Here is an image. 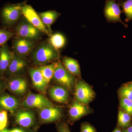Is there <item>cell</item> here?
Here are the masks:
<instances>
[{
	"instance_id": "1",
	"label": "cell",
	"mask_w": 132,
	"mask_h": 132,
	"mask_svg": "<svg viewBox=\"0 0 132 132\" xmlns=\"http://www.w3.org/2000/svg\"><path fill=\"white\" fill-rule=\"evenodd\" d=\"M60 57L59 51L53 47L49 43H43L34 50L32 53L34 63L43 65L57 60Z\"/></svg>"
},
{
	"instance_id": "2",
	"label": "cell",
	"mask_w": 132,
	"mask_h": 132,
	"mask_svg": "<svg viewBox=\"0 0 132 132\" xmlns=\"http://www.w3.org/2000/svg\"><path fill=\"white\" fill-rule=\"evenodd\" d=\"M28 0L16 4L7 3L2 8L0 12L3 21L6 25L11 26L14 24L22 15V7Z\"/></svg>"
},
{
	"instance_id": "3",
	"label": "cell",
	"mask_w": 132,
	"mask_h": 132,
	"mask_svg": "<svg viewBox=\"0 0 132 132\" xmlns=\"http://www.w3.org/2000/svg\"><path fill=\"white\" fill-rule=\"evenodd\" d=\"M74 76L69 72L60 62H55L53 78L62 86L72 90L75 86Z\"/></svg>"
},
{
	"instance_id": "4",
	"label": "cell",
	"mask_w": 132,
	"mask_h": 132,
	"mask_svg": "<svg viewBox=\"0 0 132 132\" xmlns=\"http://www.w3.org/2000/svg\"><path fill=\"white\" fill-rule=\"evenodd\" d=\"M122 13L120 6L115 0H106L104 10V16L109 23L120 22L125 27H128V25L124 23L121 19V14Z\"/></svg>"
},
{
	"instance_id": "5",
	"label": "cell",
	"mask_w": 132,
	"mask_h": 132,
	"mask_svg": "<svg viewBox=\"0 0 132 132\" xmlns=\"http://www.w3.org/2000/svg\"><path fill=\"white\" fill-rule=\"evenodd\" d=\"M94 91L90 85L82 80H79L75 86V97L76 101L87 105L94 98Z\"/></svg>"
},
{
	"instance_id": "6",
	"label": "cell",
	"mask_w": 132,
	"mask_h": 132,
	"mask_svg": "<svg viewBox=\"0 0 132 132\" xmlns=\"http://www.w3.org/2000/svg\"><path fill=\"white\" fill-rule=\"evenodd\" d=\"M22 13L26 20L41 32L46 34L49 37L52 35L43 23L39 14L31 6L27 4L24 5L22 7Z\"/></svg>"
},
{
	"instance_id": "7",
	"label": "cell",
	"mask_w": 132,
	"mask_h": 132,
	"mask_svg": "<svg viewBox=\"0 0 132 132\" xmlns=\"http://www.w3.org/2000/svg\"><path fill=\"white\" fill-rule=\"evenodd\" d=\"M26 108H36L39 109L54 106L53 104L42 94L31 93L28 94L22 103Z\"/></svg>"
},
{
	"instance_id": "8",
	"label": "cell",
	"mask_w": 132,
	"mask_h": 132,
	"mask_svg": "<svg viewBox=\"0 0 132 132\" xmlns=\"http://www.w3.org/2000/svg\"><path fill=\"white\" fill-rule=\"evenodd\" d=\"M15 31L19 38L32 40L39 38L41 32L27 20L19 24L16 27Z\"/></svg>"
},
{
	"instance_id": "9",
	"label": "cell",
	"mask_w": 132,
	"mask_h": 132,
	"mask_svg": "<svg viewBox=\"0 0 132 132\" xmlns=\"http://www.w3.org/2000/svg\"><path fill=\"white\" fill-rule=\"evenodd\" d=\"M35 45V43L32 40L21 38L15 40L13 43L15 53L23 58L27 56L32 52Z\"/></svg>"
},
{
	"instance_id": "10",
	"label": "cell",
	"mask_w": 132,
	"mask_h": 132,
	"mask_svg": "<svg viewBox=\"0 0 132 132\" xmlns=\"http://www.w3.org/2000/svg\"><path fill=\"white\" fill-rule=\"evenodd\" d=\"M91 109L87 105L74 101L69 108V113L72 122L79 120L82 117L91 113Z\"/></svg>"
},
{
	"instance_id": "11",
	"label": "cell",
	"mask_w": 132,
	"mask_h": 132,
	"mask_svg": "<svg viewBox=\"0 0 132 132\" xmlns=\"http://www.w3.org/2000/svg\"><path fill=\"white\" fill-rule=\"evenodd\" d=\"M61 109L54 106L47 107L40 109L39 116L41 120L45 123L54 122L62 117Z\"/></svg>"
},
{
	"instance_id": "12",
	"label": "cell",
	"mask_w": 132,
	"mask_h": 132,
	"mask_svg": "<svg viewBox=\"0 0 132 132\" xmlns=\"http://www.w3.org/2000/svg\"><path fill=\"white\" fill-rule=\"evenodd\" d=\"M27 65V62L24 58L12 52L11 61L6 71L9 74H16L22 71Z\"/></svg>"
},
{
	"instance_id": "13",
	"label": "cell",
	"mask_w": 132,
	"mask_h": 132,
	"mask_svg": "<svg viewBox=\"0 0 132 132\" xmlns=\"http://www.w3.org/2000/svg\"><path fill=\"white\" fill-rule=\"evenodd\" d=\"M15 120L19 126L27 128L31 127L34 125L35 117L31 111H21L15 114Z\"/></svg>"
},
{
	"instance_id": "14",
	"label": "cell",
	"mask_w": 132,
	"mask_h": 132,
	"mask_svg": "<svg viewBox=\"0 0 132 132\" xmlns=\"http://www.w3.org/2000/svg\"><path fill=\"white\" fill-rule=\"evenodd\" d=\"M29 74L34 87L39 92L45 93L48 85L40 71L38 68H31Z\"/></svg>"
},
{
	"instance_id": "15",
	"label": "cell",
	"mask_w": 132,
	"mask_h": 132,
	"mask_svg": "<svg viewBox=\"0 0 132 132\" xmlns=\"http://www.w3.org/2000/svg\"><path fill=\"white\" fill-rule=\"evenodd\" d=\"M49 94L51 98L56 102L65 104L68 101V90L62 86L52 87L49 90Z\"/></svg>"
},
{
	"instance_id": "16",
	"label": "cell",
	"mask_w": 132,
	"mask_h": 132,
	"mask_svg": "<svg viewBox=\"0 0 132 132\" xmlns=\"http://www.w3.org/2000/svg\"><path fill=\"white\" fill-rule=\"evenodd\" d=\"M12 53L6 43L0 48V75H3L7 70L11 61Z\"/></svg>"
},
{
	"instance_id": "17",
	"label": "cell",
	"mask_w": 132,
	"mask_h": 132,
	"mask_svg": "<svg viewBox=\"0 0 132 132\" xmlns=\"http://www.w3.org/2000/svg\"><path fill=\"white\" fill-rule=\"evenodd\" d=\"M8 86L12 93L16 94H23L27 92V82L23 78H14L10 81Z\"/></svg>"
},
{
	"instance_id": "18",
	"label": "cell",
	"mask_w": 132,
	"mask_h": 132,
	"mask_svg": "<svg viewBox=\"0 0 132 132\" xmlns=\"http://www.w3.org/2000/svg\"><path fill=\"white\" fill-rule=\"evenodd\" d=\"M41 20L45 27L52 34L51 27L61 15V13L55 10H50L39 13Z\"/></svg>"
},
{
	"instance_id": "19",
	"label": "cell",
	"mask_w": 132,
	"mask_h": 132,
	"mask_svg": "<svg viewBox=\"0 0 132 132\" xmlns=\"http://www.w3.org/2000/svg\"><path fill=\"white\" fill-rule=\"evenodd\" d=\"M19 106L18 100L12 95H5L0 97V108L13 113Z\"/></svg>"
},
{
	"instance_id": "20",
	"label": "cell",
	"mask_w": 132,
	"mask_h": 132,
	"mask_svg": "<svg viewBox=\"0 0 132 132\" xmlns=\"http://www.w3.org/2000/svg\"><path fill=\"white\" fill-rule=\"evenodd\" d=\"M62 64L71 74L78 77L80 76V67L77 60L71 57H65L63 58Z\"/></svg>"
},
{
	"instance_id": "21",
	"label": "cell",
	"mask_w": 132,
	"mask_h": 132,
	"mask_svg": "<svg viewBox=\"0 0 132 132\" xmlns=\"http://www.w3.org/2000/svg\"><path fill=\"white\" fill-rule=\"evenodd\" d=\"M48 43L55 49L59 50L63 48L66 43L65 36L60 33L52 34L50 36Z\"/></svg>"
},
{
	"instance_id": "22",
	"label": "cell",
	"mask_w": 132,
	"mask_h": 132,
	"mask_svg": "<svg viewBox=\"0 0 132 132\" xmlns=\"http://www.w3.org/2000/svg\"><path fill=\"white\" fill-rule=\"evenodd\" d=\"M55 66V62L50 65L40 66L38 68L47 85L52 80V78H53Z\"/></svg>"
},
{
	"instance_id": "23",
	"label": "cell",
	"mask_w": 132,
	"mask_h": 132,
	"mask_svg": "<svg viewBox=\"0 0 132 132\" xmlns=\"http://www.w3.org/2000/svg\"><path fill=\"white\" fill-rule=\"evenodd\" d=\"M122 8V13L126 16L125 21L127 23L132 21V0H124L118 3Z\"/></svg>"
},
{
	"instance_id": "24",
	"label": "cell",
	"mask_w": 132,
	"mask_h": 132,
	"mask_svg": "<svg viewBox=\"0 0 132 132\" xmlns=\"http://www.w3.org/2000/svg\"><path fill=\"white\" fill-rule=\"evenodd\" d=\"M131 118L130 115L125 111L120 110L118 115V125L122 128H126L130 126Z\"/></svg>"
},
{
	"instance_id": "25",
	"label": "cell",
	"mask_w": 132,
	"mask_h": 132,
	"mask_svg": "<svg viewBox=\"0 0 132 132\" xmlns=\"http://www.w3.org/2000/svg\"><path fill=\"white\" fill-rule=\"evenodd\" d=\"M120 105L124 111L130 116L132 115V101L128 99L121 98Z\"/></svg>"
},
{
	"instance_id": "26",
	"label": "cell",
	"mask_w": 132,
	"mask_h": 132,
	"mask_svg": "<svg viewBox=\"0 0 132 132\" xmlns=\"http://www.w3.org/2000/svg\"><path fill=\"white\" fill-rule=\"evenodd\" d=\"M13 36V34L11 31L6 29H0V46L6 43Z\"/></svg>"
},
{
	"instance_id": "27",
	"label": "cell",
	"mask_w": 132,
	"mask_h": 132,
	"mask_svg": "<svg viewBox=\"0 0 132 132\" xmlns=\"http://www.w3.org/2000/svg\"><path fill=\"white\" fill-rule=\"evenodd\" d=\"M119 93L121 98L132 101V90L125 85L121 88Z\"/></svg>"
},
{
	"instance_id": "28",
	"label": "cell",
	"mask_w": 132,
	"mask_h": 132,
	"mask_svg": "<svg viewBox=\"0 0 132 132\" xmlns=\"http://www.w3.org/2000/svg\"><path fill=\"white\" fill-rule=\"evenodd\" d=\"M7 113L5 110L0 113V131L6 128L7 124Z\"/></svg>"
},
{
	"instance_id": "29",
	"label": "cell",
	"mask_w": 132,
	"mask_h": 132,
	"mask_svg": "<svg viewBox=\"0 0 132 132\" xmlns=\"http://www.w3.org/2000/svg\"><path fill=\"white\" fill-rule=\"evenodd\" d=\"M80 132H97V131L90 123L84 122L81 125Z\"/></svg>"
},
{
	"instance_id": "30",
	"label": "cell",
	"mask_w": 132,
	"mask_h": 132,
	"mask_svg": "<svg viewBox=\"0 0 132 132\" xmlns=\"http://www.w3.org/2000/svg\"><path fill=\"white\" fill-rule=\"evenodd\" d=\"M58 132H71L68 125L66 123H61L57 126Z\"/></svg>"
},
{
	"instance_id": "31",
	"label": "cell",
	"mask_w": 132,
	"mask_h": 132,
	"mask_svg": "<svg viewBox=\"0 0 132 132\" xmlns=\"http://www.w3.org/2000/svg\"><path fill=\"white\" fill-rule=\"evenodd\" d=\"M123 132H132V125L129 126L126 129L123 130Z\"/></svg>"
},
{
	"instance_id": "32",
	"label": "cell",
	"mask_w": 132,
	"mask_h": 132,
	"mask_svg": "<svg viewBox=\"0 0 132 132\" xmlns=\"http://www.w3.org/2000/svg\"><path fill=\"white\" fill-rule=\"evenodd\" d=\"M12 132H26L19 128H14L12 130Z\"/></svg>"
},
{
	"instance_id": "33",
	"label": "cell",
	"mask_w": 132,
	"mask_h": 132,
	"mask_svg": "<svg viewBox=\"0 0 132 132\" xmlns=\"http://www.w3.org/2000/svg\"><path fill=\"white\" fill-rule=\"evenodd\" d=\"M125 86H126L127 87L132 90V82H130V83H128V84L125 85Z\"/></svg>"
},
{
	"instance_id": "34",
	"label": "cell",
	"mask_w": 132,
	"mask_h": 132,
	"mask_svg": "<svg viewBox=\"0 0 132 132\" xmlns=\"http://www.w3.org/2000/svg\"><path fill=\"white\" fill-rule=\"evenodd\" d=\"M112 132H122L121 131L120 129L118 128H116L114 129V130H113V131Z\"/></svg>"
},
{
	"instance_id": "35",
	"label": "cell",
	"mask_w": 132,
	"mask_h": 132,
	"mask_svg": "<svg viewBox=\"0 0 132 132\" xmlns=\"http://www.w3.org/2000/svg\"><path fill=\"white\" fill-rule=\"evenodd\" d=\"M9 131L6 128H5L4 130H3L2 131H1L0 132H9Z\"/></svg>"
},
{
	"instance_id": "36",
	"label": "cell",
	"mask_w": 132,
	"mask_h": 132,
	"mask_svg": "<svg viewBox=\"0 0 132 132\" xmlns=\"http://www.w3.org/2000/svg\"><path fill=\"white\" fill-rule=\"evenodd\" d=\"M123 1H124V0H115L116 1L117 3L121 2Z\"/></svg>"
},
{
	"instance_id": "37",
	"label": "cell",
	"mask_w": 132,
	"mask_h": 132,
	"mask_svg": "<svg viewBox=\"0 0 132 132\" xmlns=\"http://www.w3.org/2000/svg\"><path fill=\"white\" fill-rule=\"evenodd\" d=\"M1 88H2L1 85V83H0V90H1Z\"/></svg>"
},
{
	"instance_id": "38",
	"label": "cell",
	"mask_w": 132,
	"mask_h": 132,
	"mask_svg": "<svg viewBox=\"0 0 132 132\" xmlns=\"http://www.w3.org/2000/svg\"><path fill=\"white\" fill-rule=\"evenodd\" d=\"M2 111V110H1V109H0V113H1V112Z\"/></svg>"
},
{
	"instance_id": "39",
	"label": "cell",
	"mask_w": 132,
	"mask_h": 132,
	"mask_svg": "<svg viewBox=\"0 0 132 132\" xmlns=\"http://www.w3.org/2000/svg\"><path fill=\"white\" fill-rule=\"evenodd\" d=\"M9 132H12V130H11V131H9Z\"/></svg>"
}]
</instances>
